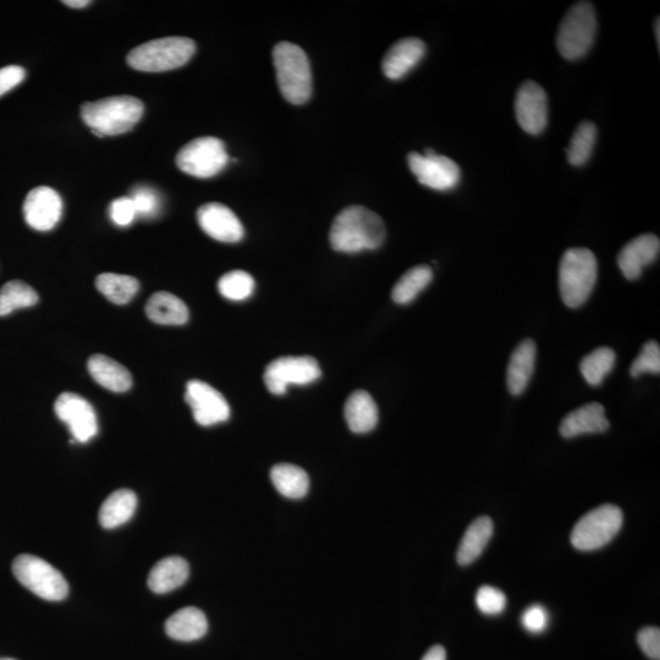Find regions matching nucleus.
Listing matches in <instances>:
<instances>
[{"instance_id":"nucleus-27","label":"nucleus","mask_w":660,"mask_h":660,"mask_svg":"<svg viewBox=\"0 0 660 660\" xmlns=\"http://www.w3.org/2000/svg\"><path fill=\"white\" fill-rule=\"evenodd\" d=\"M137 508L136 494L130 489H119L109 495L99 510V524L108 530L131 520Z\"/></svg>"},{"instance_id":"nucleus-45","label":"nucleus","mask_w":660,"mask_h":660,"mask_svg":"<svg viewBox=\"0 0 660 660\" xmlns=\"http://www.w3.org/2000/svg\"><path fill=\"white\" fill-rule=\"evenodd\" d=\"M0 660H15V659H11V658H2V659H0Z\"/></svg>"},{"instance_id":"nucleus-1","label":"nucleus","mask_w":660,"mask_h":660,"mask_svg":"<svg viewBox=\"0 0 660 660\" xmlns=\"http://www.w3.org/2000/svg\"><path fill=\"white\" fill-rule=\"evenodd\" d=\"M387 229L377 213L362 206H350L335 217L329 240L333 249L344 253L377 250L383 245Z\"/></svg>"},{"instance_id":"nucleus-38","label":"nucleus","mask_w":660,"mask_h":660,"mask_svg":"<svg viewBox=\"0 0 660 660\" xmlns=\"http://www.w3.org/2000/svg\"><path fill=\"white\" fill-rule=\"evenodd\" d=\"M521 624L531 634H542L549 624V613L542 604H533L521 615Z\"/></svg>"},{"instance_id":"nucleus-34","label":"nucleus","mask_w":660,"mask_h":660,"mask_svg":"<svg viewBox=\"0 0 660 660\" xmlns=\"http://www.w3.org/2000/svg\"><path fill=\"white\" fill-rule=\"evenodd\" d=\"M220 295L231 301H244L255 291V279L245 271L224 274L218 282Z\"/></svg>"},{"instance_id":"nucleus-44","label":"nucleus","mask_w":660,"mask_h":660,"mask_svg":"<svg viewBox=\"0 0 660 660\" xmlns=\"http://www.w3.org/2000/svg\"><path fill=\"white\" fill-rule=\"evenodd\" d=\"M654 31H656V37H657V43H658V49L660 48L659 43H660V24H659V18L654 21Z\"/></svg>"},{"instance_id":"nucleus-18","label":"nucleus","mask_w":660,"mask_h":660,"mask_svg":"<svg viewBox=\"0 0 660 660\" xmlns=\"http://www.w3.org/2000/svg\"><path fill=\"white\" fill-rule=\"evenodd\" d=\"M426 44L420 38H404L389 49L383 59L382 69L390 80H400L425 57Z\"/></svg>"},{"instance_id":"nucleus-32","label":"nucleus","mask_w":660,"mask_h":660,"mask_svg":"<svg viewBox=\"0 0 660 660\" xmlns=\"http://www.w3.org/2000/svg\"><path fill=\"white\" fill-rule=\"evenodd\" d=\"M597 141V128L592 121H582L571 137L570 146L566 150L569 163L574 167H582L592 156Z\"/></svg>"},{"instance_id":"nucleus-8","label":"nucleus","mask_w":660,"mask_h":660,"mask_svg":"<svg viewBox=\"0 0 660 660\" xmlns=\"http://www.w3.org/2000/svg\"><path fill=\"white\" fill-rule=\"evenodd\" d=\"M623 524L624 514L619 506H598L577 522L571 533V544L581 552H592L612 542Z\"/></svg>"},{"instance_id":"nucleus-33","label":"nucleus","mask_w":660,"mask_h":660,"mask_svg":"<svg viewBox=\"0 0 660 660\" xmlns=\"http://www.w3.org/2000/svg\"><path fill=\"white\" fill-rule=\"evenodd\" d=\"M38 295L35 290L21 280H10L0 289V317L8 316L19 308L35 306Z\"/></svg>"},{"instance_id":"nucleus-36","label":"nucleus","mask_w":660,"mask_h":660,"mask_svg":"<svg viewBox=\"0 0 660 660\" xmlns=\"http://www.w3.org/2000/svg\"><path fill=\"white\" fill-rule=\"evenodd\" d=\"M631 376L640 377L643 373H660V346L657 341L649 340L630 367Z\"/></svg>"},{"instance_id":"nucleus-19","label":"nucleus","mask_w":660,"mask_h":660,"mask_svg":"<svg viewBox=\"0 0 660 660\" xmlns=\"http://www.w3.org/2000/svg\"><path fill=\"white\" fill-rule=\"evenodd\" d=\"M609 421L602 404L591 403L576 409L565 416L560 425V434L566 439L607 432Z\"/></svg>"},{"instance_id":"nucleus-6","label":"nucleus","mask_w":660,"mask_h":660,"mask_svg":"<svg viewBox=\"0 0 660 660\" xmlns=\"http://www.w3.org/2000/svg\"><path fill=\"white\" fill-rule=\"evenodd\" d=\"M596 31L597 15L592 3L572 5L558 30L557 48L561 57L568 60L585 57L592 47Z\"/></svg>"},{"instance_id":"nucleus-29","label":"nucleus","mask_w":660,"mask_h":660,"mask_svg":"<svg viewBox=\"0 0 660 660\" xmlns=\"http://www.w3.org/2000/svg\"><path fill=\"white\" fill-rule=\"evenodd\" d=\"M432 279L433 272L428 266L409 269L395 284L392 291L393 301L399 305L410 304L431 284Z\"/></svg>"},{"instance_id":"nucleus-41","label":"nucleus","mask_w":660,"mask_h":660,"mask_svg":"<svg viewBox=\"0 0 660 660\" xmlns=\"http://www.w3.org/2000/svg\"><path fill=\"white\" fill-rule=\"evenodd\" d=\"M25 77L26 71L19 65H9L0 69V97L19 86Z\"/></svg>"},{"instance_id":"nucleus-13","label":"nucleus","mask_w":660,"mask_h":660,"mask_svg":"<svg viewBox=\"0 0 660 660\" xmlns=\"http://www.w3.org/2000/svg\"><path fill=\"white\" fill-rule=\"evenodd\" d=\"M185 401L200 426H214L229 420L228 401L212 385L197 379L190 381L186 385Z\"/></svg>"},{"instance_id":"nucleus-15","label":"nucleus","mask_w":660,"mask_h":660,"mask_svg":"<svg viewBox=\"0 0 660 660\" xmlns=\"http://www.w3.org/2000/svg\"><path fill=\"white\" fill-rule=\"evenodd\" d=\"M62 214V197L48 186L31 190L24 202L26 223L37 231L52 230L59 223Z\"/></svg>"},{"instance_id":"nucleus-16","label":"nucleus","mask_w":660,"mask_h":660,"mask_svg":"<svg viewBox=\"0 0 660 660\" xmlns=\"http://www.w3.org/2000/svg\"><path fill=\"white\" fill-rule=\"evenodd\" d=\"M197 222L212 239L234 244L244 238L245 230L240 219L222 203H206L197 211Z\"/></svg>"},{"instance_id":"nucleus-30","label":"nucleus","mask_w":660,"mask_h":660,"mask_svg":"<svg viewBox=\"0 0 660 660\" xmlns=\"http://www.w3.org/2000/svg\"><path fill=\"white\" fill-rule=\"evenodd\" d=\"M96 286L99 293H102L109 301L117 305L128 304L140 289V284L136 278L114 273L98 275Z\"/></svg>"},{"instance_id":"nucleus-28","label":"nucleus","mask_w":660,"mask_h":660,"mask_svg":"<svg viewBox=\"0 0 660 660\" xmlns=\"http://www.w3.org/2000/svg\"><path fill=\"white\" fill-rule=\"evenodd\" d=\"M271 480L275 489L289 499L304 498L310 489L306 471L291 464L275 465L271 470Z\"/></svg>"},{"instance_id":"nucleus-26","label":"nucleus","mask_w":660,"mask_h":660,"mask_svg":"<svg viewBox=\"0 0 660 660\" xmlns=\"http://www.w3.org/2000/svg\"><path fill=\"white\" fill-rule=\"evenodd\" d=\"M493 521L487 516L478 517L467 528L459 546L458 563L462 566L470 565L481 557L483 550L493 536Z\"/></svg>"},{"instance_id":"nucleus-9","label":"nucleus","mask_w":660,"mask_h":660,"mask_svg":"<svg viewBox=\"0 0 660 660\" xmlns=\"http://www.w3.org/2000/svg\"><path fill=\"white\" fill-rule=\"evenodd\" d=\"M229 156L222 140L200 137L185 145L176 156L181 172L198 179L213 178L227 167Z\"/></svg>"},{"instance_id":"nucleus-11","label":"nucleus","mask_w":660,"mask_h":660,"mask_svg":"<svg viewBox=\"0 0 660 660\" xmlns=\"http://www.w3.org/2000/svg\"><path fill=\"white\" fill-rule=\"evenodd\" d=\"M407 163L411 173L414 174L423 186L436 191H449L459 185L461 170L453 159L438 156L433 150L425 154L409 153Z\"/></svg>"},{"instance_id":"nucleus-4","label":"nucleus","mask_w":660,"mask_h":660,"mask_svg":"<svg viewBox=\"0 0 660 660\" xmlns=\"http://www.w3.org/2000/svg\"><path fill=\"white\" fill-rule=\"evenodd\" d=\"M597 277V258L591 250L576 247L566 251L559 266V289L564 304L570 308L585 304L596 286Z\"/></svg>"},{"instance_id":"nucleus-31","label":"nucleus","mask_w":660,"mask_h":660,"mask_svg":"<svg viewBox=\"0 0 660 660\" xmlns=\"http://www.w3.org/2000/svg\"><path fill=\"white\" fill-rule=\"evenodd\" d=\"M616 362V355L613 349L598 348L590 355L583 357L580 363V371L585 381L598 387L601 385L610 372L613 371Z\"/></svg>"},{"instance_id":"nucleus-22","label":"nucleus","mask_w":660,"mask_h":660,"mask_svg":"<svg viewBox=\"0 0 660 660\" xmlns=\"http://www.w3.org/2000/svg\"><path fill=\"white\" fill-rule=\"evenodd\" d=\"M208 621L205 613L195 607H186L174 613L165 623V632L180 642L200 640L207 634Z\"/></svg>"},{"instance_id":"nucleus-42","label":"nucleus","mask_w":660,"mask_h":660,"mask_svg":"<svg viewBox=\"0 0 660 660\" xmlns=\"http://www.w3.org/2000/svg\"><path fill=\"white\" fill-rule=\"evenodd\" d=\"M422 660H447V652H445V649L442 646H433L425 656H423Z\"/></svg>"},{"instance_id":"nucleus-5","label":"nucleus","mask_w":660,"mask_h":660,"mask_svg":"<svg viewBox=\"0 0 660 660\" xmlns=\"http://www.w3.org/2000/svg\"><path fill=\"white\" fill-rule=\"evenodd\" d=\"M196 43L186 37L159 38L132 49L126 62L143 73H163L184 66L194 57Z\"/></svg>"},{"instance_id":"nucleus-37","label":"nucleus","mask_w":660,"mask_h":660,"mask_svg":"<svg viewBox=\"0 0 660 660\" xmlns=\"http://www.w3.org/2000/svg\"><path fill=\"white\" fill-rule=\"evenodd\" d=\"M476 604L486 615L502 614L508 604L505 594L493 586H482L476 594Z\"/></svg>"},{"instance_id":"nucleus-21","label":"nucleus","mask_w":660,"mask_h":660,"mask_svg":"<svg viewBox=\"0 0 660 660\" xmlns=\"http://www.w3.org/2000/svg\"><path fill=\"white\" fill-rule=\"evenodd\" d=\"M190 566L181 557H167L158 561L148 575V587L157 594H165L184 585L189 579Z\"/></svg>"},{"instance_id":"nucleus-25","label":"nucleus","mask_w":660,"mask_h":660,"mask_svg":"<svg viewBox=\"0 0 660 660\" xmlns=\"http://www.w3.org/2000/svg\"><path fill=\"white\" fill-rule=\"evenodd\" d=\"M146 315L152 322L162 326H183L190 316L189 308L183 300L165 291H159L148 300Z\"/></svg>"},{"instance_id":"nucleus-35","label":"nucleus","mask_w":660,"mask_h":660,"mask_svg":"<svg viewBox=\"0 0 660 660\" xmlns=\"http://www.w3.org/2000/svg\"><path fill=\"white\" fill-rule=\"evenodd\" d=\"M129 197L134 203L137 217L152 219L156 218L162 211L161 195L151 186H135Z\"/></svg>"},{"instance_id":"nucleus-23","label":"nucleus","mask_w":660,"mask_h":660,"mask_svg":"<svg viewBox=\"0 0 660 660\" xmlns=\"http://www.w3.org/2000/svg\"><path fill=\"white\" fill-rule=\"evenodd\" d=\"M344 415L351 431L357 434L370 433L378 425L377 404L365 390H357L349 396Z\"/></svg>"},{"instance_id":"nucleus-7","label":"nucleus","mask_w":660,"mask_h":660,"mask_svg":"<svg viewBox=\"0 0 660 660\" xmlns=\"http://www.w3.org/2000/svg\"><path fill=\"white\" fill-rule=\"evenodd\" d=\"M13 574L22 586L49 602L63 601L69 594L65 577L46 560L21 554L13 561Z\"/></svg>"},{"instance_id":"nucleus-39","label":"nucleus","mask_w":660,"mask_h":660,"mask_svg":"<svg viewBox=\"0 0 660 660\" xmlns=\"http://www.w3.org/2000/svg\"><path fill=\"white\" fill-rule=\"evenodd\" d=\"M109 217L118 227H129L137 217L134 203L129 196L117 198L109 206Z\"/></svg>"},{"instance_id":"nucleus-14","label":"nucleus","mask_w":660,"mask_h":660,"mask_svg":"<svg viewBox=\"0 0 660 660\" xmlns=\"http://www.w3.org/2000/svg\"><path fill=\"white\" fill-rule=\"evenodd\" d=\"M517 123L527 134L539 135L548 123V98L546 91L535 81H526L515 98Z\"/></svg>"},{"instance_id":"nucleus-17","label":"nucleus","mask_w":660,"mask_h":660,"mask_svg":"<svg viewBox=\"0 0 660 660\" xmlns=\"http://www.w3.org/2000/svg\"><path fill=\"white\" fill-rule=\"evenodd\" d=\"M659 251L660 241L656 235L645 234L631 240L618 256V264L624 277L629 280L640 278L643 269L657 260Z\"/></svg>"},{"instance_id":"nucleus-3","label":"nucleus","mask_w":660,"mask_h":660,"mask_svg":"<svg viewBox=\"0 0 660 660\" xmlns=\"http://www.w3.org/2000/svg\"><path fill=\"white\" fill-rule=\"evenodd\" d=\"M273 62L283 97L295 106L312 96V71L304 49L290 42H280L273 49Z\"/></svg>"},{"instance_id":"nucleus-24","label":"nucleus","mask_w":660,"mask_h":660,"mask_svg":"<svg viewBox=\"0 0 660 660\" xmlns=\"http://www.w3.org/2000/svg\"><path fill=\"white\" fill-rule=\"evenodd\" d=\"M88 372L101 387L114 393H125L131 388L132 376L120 363L108 356L95 355L88 360Z\"/></svg>"},{"instance_id":"nucleus-10","label":"nucleus","mask_w":660,"mask_h":660,"mask_svg":"<svg viewBox=\"0 0 660 660\" xmlns=\"http://www.w3.org/2000/svg\"><path fill=\"white\" fill-rule=\"evenodd\" d=\"M322 376L321 367L311 356H286L272 361L264 371V384L274 395H283L290 384L308 385Z\"/></svg>"},{"instance_id":"nucleus-2","label":"nucleus","mask_w":660,"mask_h":660,"mask_svg":"<svg viewBox=\"0 0 660 660\" xmlns=\"http://www.w3.org/2000/svg\"><path fill=\"white\" fill-rule=\"evenodd\" d=\"M143 103L131 96H115L86 102L81 106V118L97 137L125 134L139 123Z\"/></svg>"},{"instance_id":"nucleus-12","label":"nucleus","mask_w":660,"mask_h":660,"mask_svg":"<svg viewBox=\"0 0 660 660\" xmlns=\"http://www.w3.org/2000/svg\"><path fill=\"white\" fill-rule=\"evenodd\" d=\"M55 414L69 427L71 436L79 443L90 442L98 433L95 409L85 398L74 393L58 396L54 405Z\"/></svg>"},{"instance_id":"nucleus-43","label":"nucleus","mask_w":660,"mask_h":660,"mask_svg":"<svg viewBox=\"0 0 660 660\" xmlns=\"http://www.w3.org/2000/svg\"><path fill=\"white\" fill-rule=\"evenodd\" d=\"M63 3L66 5V7L81 9L87 7V5L91 2H88V0H65Z\"/></svg>"},{"instance_id":"nucleus-20","label":"nucleus","mask_w":660,"mask_h":660,"mask_svg":"<svg viewBox=\"0 0 660 660\" xmlns=\"http://www.w3.org/2000/svg\"><path fill=\"white\" fill-rule=\"evenodd\" d=\"M537 359V348L535 341L526 339L517 346L508 366L506 382L509 392L513 395H521L530 384L533 372H535Z\"/></svg>"},{"instance_id":"nucleus-40","label":"nucleus","mask_w":660,"mask_h":660,"mask_svg":"<svg viewBox=\"0 0 660 660\" xmlns=\"http://www.w3.org/2000/svg\"><path fill=\"white\" fill-rule=\"evenodd\" d=\"M637 642L648 658L660 659V630L658 627L648 626L642 629L638 632Z\"/></svg>"}]
</instances>
